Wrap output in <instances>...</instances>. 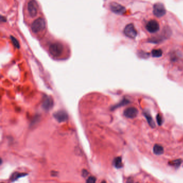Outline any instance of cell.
Returning a JSON list of instances; mask_svg holds the SVG:
<instances>
[{
	"instance_id": "9c48e42d",
	"label": "cell",
	"mask_w": 183,
	"mask_h": 183,
	"mask_svg": "<svg viewBox=\"0 0 183 183\" xmlns=\"http://www.w3.org/2000/svg\"><path fill=\"white\" fill-rule=\"evenodd\" d=\"M54 117L56 118V119L60 122H64L65 120H67L68 119L67 114L63 111H59L56 112L54 114Z\"/></svg>"
},
{
	"instance_id": "ac0fdd59",
	"label": "cell",
	"mask_w": 183,
	"mask_h": 183,
	"mask_svg": "<svg viewBox=\"0 0 183 183\" xmlns=\"http://www.w3.org/2000/svg\"><path fill=\"white\" fill-rule=\"evenodd\" d=\"M182 163V160H174L172 162V165L176 167H179L180 164Z\"/></svg>"
},
{
	"instance_id": "ba28073f",
	"label": "cell",
	"mask_w": 183,
	"mask_h": 183,
	"mask_svg": "<svg viewBox=\"0 0 183 183\" xmlns=\"http://www.w3.org/2000/svg\"><path fill=\"white\" fill-rule=\"evenodd\" d=\"M137 114L138 111L136 108L134 107L127 108L124 112L125 116L127 118L131 119L135 118L137 116Z\"/></svg>"
},
{
	"instance_id": "7a4b0ae2",
	"label": "cell",
	"mask_w": 183,
	"mask_h": 183,
	"mask_svg": "<svg viewBox=\"0 0 183 183\" xmlns=\"http://www.w3.org/2000/svg\"><path fill=\"white\" fill-rule=\"evenodd\" d=\"M46 27L45 20L43 18L35 20L31 25V29L34 33H39L43 31Z\"/></svg>"
},
{
	"instance_id": "8fae6325",
	"label": "cell",
	"mask_w": 183,
	"mask_h": 183,
	"mask_svg": "<svg viewBox=\"0 0 183 183\" xmlns=\"http://www.w3.org/2000/svg\"><path fill=\"white\" fill-rule=\"evenodd\" d=\"M153 152L155 155H160L164 153L163 147L159 144H155L153 148Z\"/></svg>"
},
{
	"instance_id": "ffe728a7",
	"label": "cell",
	"mask_w": 183,
	"mask_h": 183,
	"mask_svg": "<svg viewBox=\"0 0 183 183\" xmlns=\"http://www.w3.org/2000/svg\"><path fill=\"white\" fill-rule=\"evenodd\" d=\"M22 175V174L18 173H17L16 175H15V174H13V178H12L13 181L15 180V179H17L18 178L22 176V175Z\"/></svg>"
},
{
	"instance_id": "7c38bea8",
	"label": "cell",
	"mask_w": 183,
	"mask_h": 183,
	"mask_svg": "<svg viewBox=\"0 0 183 183\" xmlns=\"http://www.w3.org/2000/svg\"><path fill=\"white\" fill-rule=\"evenodd\" d=\"M144 114L145 117L147 119L149 125L152 127H155L156 126V125H155V124L154 120H153L151 115L149 113H148V112H144Z\"/></svg>"
},
{
	"instance_id": "9a60e30c",
	"label": "cell",
	"mask_w": 183,
	"mask_h": 183,
	"mask_svg": "<svg viewBox=\"0 0 183 183\" xmlns=\"http://www.w3.org/2000/svg\"><path fill=\"white\" fill-rule=\"evenodd\" d=\"M156 120H157V123L159 125H161L162 124V122H163V119L162 116L160 115H157L156 116Z\"/></svg>"
},
{
	"instance_id": "5b68a950",
	"label": "cell",
	"mask_w": 183,
	"mask_h": 183,
	"mask_svg": "<svg viewBox=\"0 0 183 183\" xmlns=\"http://www.w3.org/2000/svg\"><path fill=\"white\" fill-rule=\"evenodd\" d=\"M27 11L31 17L37 16L38 12V5L35 0H31L27 4Z\"/></svg>"
},
{
	"instance_id": "277c9868",
	"label": "cell",
	"mask_w": 183,
	"mask_h": 183,
	"mask_svg": "<svg viewBox=\"0 0 183 183\" xmlns=\"http://www.w3.org/2000/svg\"><path fill=\"white\" fill-rule=\"evenodd\" d=\"M125 36L131 39H134L137 34V31L135 29L133 24H128L125 27L124 30Z\"/></svg>"
},
{
	"instance_id": "44dd1931",
	"label": "cell",
	"mask_w": 183,
	"mask_h": 183,
	"mask_svg": "<svg viewBox=\"0 0 183 183\" xmlns=\"http://www.w3.org/2000/svg\"><path fill=\"white\" fill-rule=\"evenodd\" d=\"M140 56H142L143 58H146V57H148V56H149V54L147 53L144 52H140Z\"/></svg>"
},
{
	"instance_id": "2e32d148",
	"label": "cell",
	"mask_w": 183,
	"mask_h": 183,
	"mask_svg": "<svg viewBox=\"0 0 183 183\" xmlns=\"http://www.w3.org/2000/svg\"><path fill=\"white\" fill-rule=\"evenodd\" d=\"M129 103H130V101H128L126 100V99H124V100H123L122 101H121V103H120L119 104L117 105V106H115V108H118L119 106H121L122 105L127 104Z\"/></svg>"
},
{
	"instance_id": "d6986e66",
	"label": "cell",
	"mask_w": 183,
	"mask_h": 183,
	"mask_svg": "<svg viewBox=\"0 0 183 183\" xmlns=\"http://www.w3.org/2000/svg\"><path fill=\"white\" fill-rule=\"evenodd\" d=\"M11 40H12V42H13V44L15 45V46H16L17 48H19V47H20L19 43H18V42H17V40L14 37H11Z\"/></svg>"
},
{
	"instance_id": "e0dca14e",
	"label": "cell",
	"mask_w": 183,
	"mask_h": 183,
	"mask_svg": "<svg viewBox=\"0 0 183 183\" xmlns=\"http://www.w3.org/2000/svg\"><path fill=\"white\" fill-rule=\"evenodd\" d=\"M96 179L94 177H89L88 179L87 180V183H94L96 182Z\"/></svg>"
},
{
	"instance_id": "4fadbf2b",
	"label": "cell",
	"mask_w": 183,
	"mask_h": 183,
	"mask_svg": "<svg viewBox=\"0 0 183 183\" xmlns=\"http://www.w3.org/2000/svg\"><path fill=\"white\" fill-rule=\"evenodd\" d=\"M113 165L116 168L120 169L122 167V159L120 157H118L115 158L113 160Z\"/></svg>"
},
{
	"instance_id": "52a82bcc",
	"label": "cell",
	"mask_w": 183,
	"mask_h": 183,
	"mask_svg": "<svg viewBox=\"0 0 183 183\" xmlns=\"http://www.w3.org/2000/svg\"><path fill=\"white\" fill-rule=\"evenodd\" d=\"M146 27L149 32L154 33L160 30V24L156 20H151L148 22Z\"/></svg>"
},
{
	"instance_id": "5bb4252c",
	"label": "cell",
	"mask_w": 183,
	"mask_h": 183,
	"mask_svg": "<svg viewBox=\"0 0 183 183\" xmlns=\"http://www.w3.org/2000/svg\"><path fill=\"white\" fill-rule=\"evenodd\" d=\"M151 54L154 58H160L163 55V52L160 49H153L151 51Z\"/></svg>"
},
{
	"instance_id": "6da1fadb",
	"label": "cell",
	"mask_w": 183,
	"mask_h": 183,
	"mask_svg": "<svg viewBox=\"0 0 183 183\" xmlns=\"http://www.w3.org/2000/svg\"><path fill=\"white\" fill-rule=\"evenodd\" d=\"M49 52L51 56L58 58L62 55L65 51V46L61 43H54L51 44L49 49Z\"/></svg>"
},
{
	"instance_id": "8992f818",
	"label": "cell",
	"mask_w": 183,
	"mask_h": 183,
	"mask_svg": "<svg viewBox=\"0 0 183 183\" xmlns=\"http://www.w3.org/2000/svg\"><path fill=\"white\" fill-rule=\"evenodd\" d=\"M110 8L112 12L119 15H122L126 11V9L124 6L117 2H112L110 4Z\"/></svg>"
},
{
	"instance_id": "30bf717a",
	"label": "cell",
	"mask_w": 183,
	"mask_h": 183,
	"mask_svg": "<svg viewBox=\"0 0 183 183\" xmlns=\"http://www.w3.org/2000/svg\"><path fill=\"white\" fill-rule=\"evenodd\" d=\"M53 101L51 98L46 97V98L44 100L43 103V106L44 108L49 110L52 107Z\"/></svg>"
},
{
	"instance_id": "3957f363",
	"label": "cell",
	"mask_w": 183,
	"mask_h": 183,
	"mask_svg": "<svg viewBox=\"0 0 183 183\" xmlns=\"http://www.w3.org/2000/svg\"><path fill=\"white\" fill-rule=\"evenodd\" d=\"M167 13V10L163 4L157 2L154 4L153 6V13L157 18L163 17Z\"/></svg>"
}]
</instances>
